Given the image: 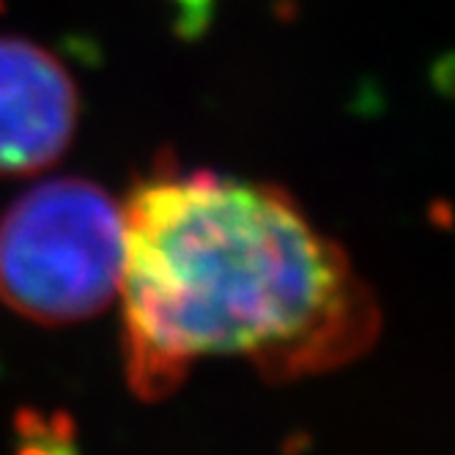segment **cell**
I'll return each mask as SVG.
<instances>
[{
	"instance_id": "obj_1",
	"label": "cell",
	"mask_w": 455,
	"mask_h": 455,
	"mask_svg": "<svg viewBox=\"0 0 455 455\" xmlns=\"http://www.w3.org/2000/svg\"><path fill=\"white\" fill-rule=\"evenodd\" d=\"M121 206L124 368L143 401L168 398L206 356L285 384L376 343L371 285L283 187L159 162Z\"/></svg>"
},
{
	"instance_id": "obj_2",
	"label": "cell",
	"mask_w": 455,
	"mask_h": 455,
	"mask_svg": "<svg viewBox=\"0 0 455 455\" xmlns=\"http://www.w3.org/2000/svg\"><path fill=\"white\" fill-rule=\"evenodd\" d=\"M124 250V206L108 189L42 181L0 214V302L44 327L88 321L118 299Z\"/></svg>"
},
{
	"instance_id": "obj_3",
	"label": "cell",
	"mask_w": 455,
	"mask_h": 455,
	"mask_svg": "<svg viewBox=\"0 0 455 455\" xmlns=\"http://www.w3.org/2000/svg\"><path fill=\"white\" fill-rule=\"evenodd\" d=\"M77 124L80 91L72 72L36 42L0 36V176L55 165Z\"/></svg>"
},
{
	"instance_id": "obj_4",
	"label": "cell",
	"mask_w": 455,
	"mask_h": 455,
	"mask_svg": "<svg viewBox=\"0 0 455 455\" xmlns=\"http://www.w3.org/2000/svg\"><path fill=\"white\" fill-rule=\"evenodd\" d=\"M0 9H4V0H0Z\"/></svg>"
}]
</instances>
